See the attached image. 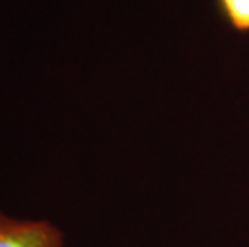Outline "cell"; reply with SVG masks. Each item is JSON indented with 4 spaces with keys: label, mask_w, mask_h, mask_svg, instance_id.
Returning <instances> with one entry per match:
<instances>
[{
    "label": "cell",
    "mask_w": 249,
    "mask_h": 247,
    "mask_svg": "<svg viewBox=\"0 0 249 247\" xmlns=\"http://www.w3.org/2000/svg\"><path fill=\"white\" fill-rule=\"evenodd\" d=\"M66 234L47 218H21L0 207V247H65Z\"/></svg>",
    "instance_id": "1"
},
{
    "label": "cell",
    "mask_w": 249,
    "mask_h": 247,
    "mask_svg": "<svg viewBox=\"0 0 249 247\" xmlns=\"http://www.w3.org/2000/svg\"><path fill=\"white\" fill-rule=\"evenodd\" d=\"M222 21L236 34H249V0H214Z\"/></svg>",
    "instance_id": "2"
}]
</instances>
